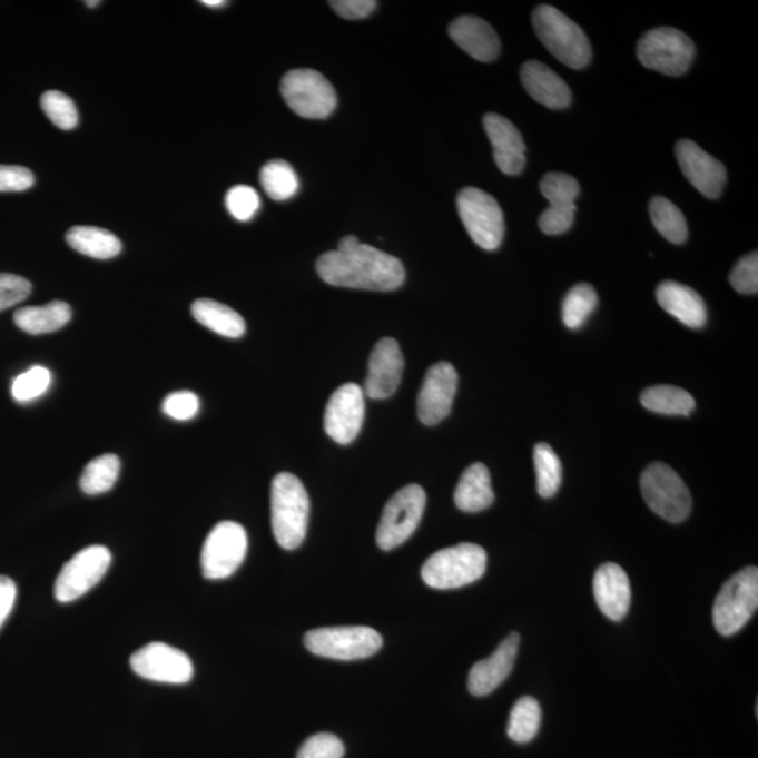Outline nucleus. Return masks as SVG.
<instances>
[{
	"instance_id": "f257e3e1",
	"label": "nucleus",
	"mask_w": 758,
	"mask_h": 758,
	"mask_svg": "<svg viewBox=\"0 0 758 758\" xmlns=\"http://www.w3.org/2000/svg\"><path fill=\"white\" fill-rule=\"evenodd\" d=\"M316 272L329 286L365 292H394L406 278L397 257L363 244L352 250L324 253L316 262Z\"/></svg>"
},
{
	"instance_id": "f03ea898",
	"label": "nucleus",
	"mask_w": 758,
	"mask_h": 758,
	"mask_svg": "<svg viewBox=\"0 0 758 758\" xmlns=\"http://www.w3.org/2000/svg\"><path fill=\"white\" fill-rule=\"evenodd\" d=\"M311 502L304 483L289 472L272 483V526L274 539L284 550H297L308 531Z\"/></svg>"
},
{
	"instance_id": "7ed1b4c3",
	"label": "nucleus",
	"mask_w": 758,
	"mask_h": 758,
	"mask_svg": "<svg viewBox=\"0 0 758 758\" xmlns=\"http://www.w3.org/2000/svg\"><path fill=\"white\" fill-rule=\"evenodd\" d=\"M536 36L547 50L564 66L583 69L591 61V46L580 26L550 4H541L532 14Z\"/></svg>"
},
{
	"instance_id": "20e7f679",
	"label": "nucleus",
	"mask_w": 758,
	"mask_h": 758,
	"mask_svg": "<svg viewBox=\"0 0 758 758\" xmlns=\"http://www.w3.org/2000/svg\"><path fill=\"white\" fill-rule=\"evenodd\" d=\"M486 563V551L466 542L430 557L423 564L422 579L429 588L437 590L464 588L485 574Z\"/></svg>"
},
{
	"instance_id": "39448f33",
	"label": "nucleus",
	"mask_w": 758,
	"mask_h": 758,
	"mask_svg": "<svg viewBox=\"0 0 758 758\" xmlns=\"http://www.w3.org/2000/svg\"><path fill=\"white\" fill-rule=\"evenodd\" d=\"M758 607V569L749 567L723 584L713 604V626L722 637H732L751 620Z\"/></svg>"
},
{
	"instance_id": "423d86ee",
	"label": "nucleus",
	"mask_w": 758,
	"mask_h": 758,
	"mask_svg": "<svg viewBox=\"0 0 758 758\" xmlns=\"http://www.w3.org/2000/svg\"><path fill=\"white\" fill-rule=\"evenodd\" d=\"M637 56L644 68L668 77H681L691 67L696 46L682 31L658 27L639 40Z\"/></svg>"
},
{
	"instance_id": "0eeeda50",
	"label": "nucleus",
	"mask_w": 758,
	"mask_h": 758,
	"mask_svg": "<svg viewBox=\"0 0 758 758\" xmlns=\"http://www.w3.org/2000/svg\"><path fill=\"white\" fill-rule=\"evenodd\" d=\"M641 491L653 513L670 523H681L691 513L690 491L673 467L654 462L643 471Z\"/></svg>"
},
{
	"instance_id": "6e6552de",
	"label": "nucleus",
	"mask_w": 758,
	"mask_h": 758,
	"mask_svg": "<svg viewBox=\"0 0 758 758\" xmlns=\"http://www.w3.org/2000/svg\"><path fill=\"white\" fill-rule=\"evenodd\" d=\"M304 643L321 658L347 661L371 658L383 648V637L370 627H327L306 632Z\"/></svg>"
},
{
	"instance_id": "1a4fd4ad",
	"label": "nucleus",
	"mask_w": 758,
	"mask_h": 758,
	"mask_svg": "<svg viewBox=\"0 0 758 758\" xmlns=\"http://www.w3.org/2000/svg\"><path fill=\"white\" fill-rule=\"evenodd\" d=\"M282 95L289 109L312 120L329 117L337 106L335 88L314 69H294L284 75Z\"/></svg>"
},
{
	"instance_id": "9d476101",
	"label": "nucleus",
	"mask_w": 758,
	"mask_h": 758,
	"mask_svg": "<svg viewBox=\"0 0 758 758\" xmlns=\"http://www.w3.org/2000/svg\"><path fill=\"white\" fill-rule=\"evenodd\" d=\"M424 509H426V492L422 486L407 485L397 491L386 503L383 518L376 529V544L381 550H395L396 547L411 539L421 524Z\"/></svg>"
},
{
	"instance_id": "9b49d317",
	"label": "nucleus",
	"mask_w": 758,
	"mask_h": 758,
	"mask_svg": "<svg viewBox=\"0 0 758 758\" xmlns=\"http://www.w3.org/2000/svg\"><path fill=\"white\" fill-rule=\"evenodd\" d=\"M456 207L471 238L482 249L492 252L504 238V215L499 203L488 193L466 187L456 197Z\"/></svg>"
},
{
	"instance_id": "f8f14e48",
	"label": "nucleus",
	"mask_w": 758,
	"mask_h": 758,
	"mask_svg": "<svg viewBox=\"0 0 758 758\" xmlns=\"http://www.w3.org/2000/svg\"><path fill=\"white\" fill-rule=\"evenodd\" d=\"M247 534L234 521H223L209 532L201 551L203 577L220 580L233 577L245 561Z\"/></svg>"
},
{
	"instance_id": "ddd939ff",
	"label": "nucleus",
	"mask_w": 758,
	"mask_h": 758,
	"mask_svg": "<svg viewBox=\"0 0 758 758\" xmlns=\"http://www.w3.org/2000/svg\"><path fill=\"white\" fill-rule=\"evenodd\" d=\"M111 563V552L104 545L79 551L59 572L53 594L59 603H71L88 593L105 578Z\"/></svg>"
},
{
	"instance_id": "4468645a",
	"label": "nucleus",
	"mask_w": 758,
	"mask_h": 758,
	"mask_svg": "<svg viewBox=\"0 0 758 758\" xmlns=\"http://www.w3.org/2000/svg\"><path fill=\"white\" fill-rule=\"evenodd\" d=\"M134 673L142 679L166 685H186L195 676L190 658L180 649L152 642L131 656Z\"/></svg>"
},
{
	"instance_id": "2eb2a0df",
	"label": "nucleus",
	"mask_w": 758,
	"mask_h": 758,
	"mask_svg": "<svg viewBox=\"0 0 758 758\" xmlns=\"http://www.w3.org/2000/svg\"><path fill=\"white\" fill-rule=\"evenodd\" d=\"M542 196L550 201V208L541 214L539 225L545 235H562L572 228L577 214V198L580 185L573 176L553 171L542 177Z\"/></svg>"
},
{
	"instance_id": "dca6fc26",
	"label": "nucleus",
	"mask_w": 758,
	"mask_h": 758,
	"mask_svg": "<svg viewBox=\"0 0 758 758\" xmlns=\"http://www.w3.org/2000/svg\"><path fill=\"white\" fill-rule=\"evenodd\" d=\"M364 391L356 384H344L333 392L325 411V430L336 443L347 445L362 432L365 403Z\"/></svg>"
},
{
	"instance_id": "f3484780",
	"label": "nucleus",
	"mask_w": 758,
	"mask_h": 758,
	"mask_svg": "<svg viewBox=\"0 0 758 758\" xmlns=\"http://www.w3.org/2000/svg\"><path fill=\"white\" fill-rule=\"evenodd\" d=\"M459 388V374L450 363L429 368L417 397V415L427 426H435L450 415Z\"/></svg>"
},
{
	"instance_id": "a211bd4d",
	"label": "nucleus",
	"mask_w": 758,
	"mask_h": 758,
	"mask_svg": "<svg viewBox=\"0 0 758 758\" xmlns=\"http://www.w3.org/2000/svg\"><path fill=\"white\" fill-rule=\"evenodd\" d=\"M676 156L682 174L702 196L717 200L726 185V169L718 159L703 150L691 139H680Z\"/></svg>"
},
{
	"instance_id": "6ab92c4d",
	"label": "nucleus",
	"mask_w": 758,
	"mask_h": 758,
	"mask_svg": "<svg viewBox=\"0 0 758 758\" xmlns=\"http://www.w3.org/2000/svg\"><path fill=\"white\" fill-rule=\"evenodd\" d=\"M403 365L405 362L395 338L385 337L376 343L370 356L364 395L374 401L388 400L400 388Z\"/></svg>"
},
{
	"instance_id": "aec40b11",
	"label": "nucleus",
	"mask_w": 758,
	"mask_h": 758,
	"mask_svg": "<svg viewBox=\"0 0 758 758\" xmlns=\"http://www.w3.org/2000/svg\"><path fill=\"white\" fill-rule=\"evenodd\" d=\"M483 127L493 147V158L504 175H520L525 168V144L518 127L508 118L489 112L483 117Z\"/></svg>"
},
{
	"instance_id": "412c9836",
	"label": "nucleus",
	"mask_w": 758,
	"mask_h": 758,
	"mask_svg": "<svg viewBox=\"0 0 758 758\" xmlns=\"http://www.w3.org/2000/svg\"><path fill=\"white\" fill-rule=\"evenodd\" d=\"M519 647V633H510V636L499 644V648L494 650L492 656L473 665L470 677H467V688H470L472 696H489V693L496 690V688L508 679L514 668Z\"/></svg>"
},
{
	"instance_id": "4be33fe9",
	"label": "nucleus",
	"mask_w": 758,
	"mask_h": 758,
	"mask_svg": "<svg viewBox=\"0 0 758 758\" xmlns=\"http://www.w3.org/2000/svg\"><path fill=\"white\" fill-rule=\"evenodd\" d=\"M594 599L601 612L612 621H621L631 606V583L617 563L601 564L594 574Z\"/></svg>"
},
{
	"instance_id": "5701e85b",
	"label": "nucleus",
	"mask_w": 758,
	"mask_h": 758,
	"mask_svg": "<svg viewBox=\"0 0 758 758\" xmlns=\"http://www.w3.org/2000/svg\"><path fill=\"white\" fill-rule=\"evenodd\" d=\"M449 35L456 46L481 62H491L500 52L496 31L488 21L476 16H461L449 27Z\"/></svg>"
},
{
	"instance_id": "b1692460",
	"label": "nucleus",
	"mask_w": 758,
	"mask_h": 758,
	"mask_svg": "<svg viewBox=\"0 0 758 758\" xmlns=\"http://www.w3.org/2000/svg\"><path fill=\"white\" fill-rule=\"evenodd\" d=\"M521 82L532 99L548 109H567L572 101V91L564 80L545 63L529 61L521 67Z\"/></svg>"
},
{
	"instance_id": "393cba45",
	"label": "nucleus",
	"mask_w": 758,
	"mask_h": 758,
	"mask_svg": "<svg viewBox=\"0 0 758 758\" xmlns=\"http://www.w3.org/2000/svg\"><path fill=\"white\" fill-rule=\"evenodd\" d=\"M658 303L668 314L691 329H701L707 324V306L700 294L685 284L661 283L656 289Z\"/></svg>"
},
{
	"instance_id": "a878e982",
	"label": "nucleus",
	"mask_w": 758,
	"mask_h": 758,
	"mask_svg": "<svg viewBox=\"0 0 758 758\" xmlns=\"http://www.w3.org/2000/svg\"><path fill=\"white\" fill-rule=\"evenodd\" d=\"M456 508L465 513H480L494 502L491 473L486 465L473 464L462 473L454 493Z\"/></svg>"
},
{
	"instance_id": "bb28decb",
	"label": "nucleus",
	"mask_w": 758,
	"mask_h": 758,
	"mask_svg": "<svg viewBox=\"0 0 758 758\" xmlns=\"http://www.w3.org/2000/svg\"><path fill=\"white\" fill-rule=\"evenodd\" d=\"M72 318V309L63 301L42 306H27L14 312V324L29 335H46L62 329Z\"/></svg>"
},
{
	"instance_id": "cd10ccee",
	"label": "nucleus",
	"mask_w": 758,
	"mask_h": 758,
	"mask_svg": "<svg viewBox=\"0 0 758 758\" xmlns=\"http://www.w3.org/2000/svg\"><path fill=\"white\" fill-rule=\"evenodd\" d=\"M191 314L198 324L219 336L239 338L245 335L246 324L238 312L217 301L201 298L191 305Z\"/></svg>"
},
{
	"instance_id": "c85d7f7f",
	"label": "nucleus",
	"mask_w": 758,
	"mask_h": 758,
	"mask_svg": "<svg viewBox=\"0 0 758 758\" xmlns=\"http://www.w3.org/2000/svg\"><path fill=\"white\" fill-rule=\"evenodd\" d=\"M68 245L80 255L109 260L120 255L121 240L110 230L96 227H73L67 234Z\"/></svg>"
},
{
	"instance_id": "c756f323",
	"label": "nucleus",
	"mask_w": 758,
	"mask_h": 758,
	"mask_svg": "<svg viewBox=\"0 0 758 758\" xmlns=\"http://www.w3.org/2000/svg\"><path fill=\"white\" fill-rule=\"evenodd\" d=\"M641 402L648 411L668 416H688L696 408L691 394L671 385H658L643 391Z\"/></svg>"
},
{
	"instance_id": "7c9ffc66",
	"label": "nucleus",
	"mask_w": 758,
	"mask_h": 758,
	"mask_svg": "<svg viewBox=\"0 0 758 758\" xmlns=\"http://www.w3.org/2000/svg\"><path fill=\"white\" fill-rule=\"evenodd\" d=\"M649 214L654 228L671 244L681 245L688 238V227L685 215L673 203L665 197H654L649 204Z\"/></svg>"
},
{
	"instance_id": "2f4dec72",
	"label": "nucleus",
	"mask_w": 758,
	"mask_h": 758,
	"mask_svg": "<svg viewBox=\"0 0 758 758\" xmlns=\"http://www.w3.org/2000/svg\"><path fill=\"white\" fill-rule=\"evenodd\" d=\"M121 462L115 454L91 460L80 476V489L89 496L111 491L120 475Z\"/></svg>"
},
{
	"instance_id": "473e14b6",
	"label": "nucleus",
	"mask_w": 758,
	"mask_h": 758,
	"mask_svg": "<svg viewBox=\"0 0 758 758\" xmlns=\"http://www.w3.org/2000/svg\"><path fill=\"white\" fill-rule=\"evenodd\" d=\"M260 181L267 196L276 201H286L297 195L299 180L293 166L286 160H270L260 171Z\"/></svg>"
},
{
	"instance_id": "72a5a7b5",
	"label": "nucleus",
	"mask_w": 758,
	"mask_h": 758,
	"mask_svg": "<svg viewBox=\"0 0 758 758\" xmlns=\"http://www.w3.org/2000/svg\"><path fill=\"white\" fill-rule=\"evenodd\" d=\"M541 707L532 697L520 698L514 703L508 725L509 738L515 744H529L539 734L541 726Z\"/></svg>"
},
{
	"instance_id": "f704fd0d",
	"label": "nucleus",
	"mask_w": 758,
	"mask_h": 758,
	"mask_svg": "<svg viewBox=\"0 0 758 758\" xmlns=\"http://www.w3.org/2000/svg\"><path fill=\"white\" fill-rule=\"evenodd\" d=\"M534 465L536 472V491L542 498L555 496L562 483V462L555 451L545 443L535 445Z\"/></svg>"
},
{
	"instance_id": "c9c22d12",
	"label": "nucleus",
	"mask_w": 758,
	"mask_h": 758,
	"mask_svg": "<svg viewBox=\"0 0 758 758\" xmlns=\"http://www.w3.org/2000/svg\"><path fill=\"white\" fill-rule=\"evenodd\" d=\"M599 304L595 289L590 284H578L567 294L562 304L563 324L569 329H580Z\"/></svg>"
},
{
	"instance_id": "e433bc0d",
	"label": "nucleus",
	"mask_w": 758,
	"mask_h": 758,
	"mask_svg": "<svg viewBox=\"0 0 758 758\" xmlns=\"http://www.w3.org/2000/svg\"><path fill=\"white\" fill-rule=\"evenodd\" d=\"M41 107L50 121L61 130H73L78 126L79 115L73 100L62 91L50 90L41 96Z\"/></svg>"
},
{
	"instance_id": "4c0bfd02",
	"label": "nucleus",
	"mask_w": 758,
	"mask_h": 758,
	"mask_svg": "<svg viewBox=\"0 0 758 758\" xmlns=\"http://www.w3.org/2000/svg\"><path fill=\"white\" fill-rule=\"evenodd\" d=\"M52 376L50 370L42 365H35L33 368L16 376L12 385V396L14 401L24 403L37 400L46 394L50 388Z\"/></svg>"
},
{
	"instance_id": "58836bf2",
	"label": "nucleus",
	"mask_w": 758,
	"mask_h": 758,
	"mask_svg": "<svg viewBox=\"0 0 758 758\" xmlns=\"http://www.w3.org/2000/svg\"><path fill=\"white\" fill-rule=\"evenodd\" d=\"M260 197L255 188L238 185L230 188L225 196V206L230 215L238 220H250L260 209Z\"/></svg>"
},
{
	"instance_id": "ea45409f",
	"label": "nucleus",
	"mask_w": 758,
	"mask_h": 758,
	"mask_svg": "<svg viewBox=\"0 0 758 758\" xmlns=\"http://www.w3.org/2000/svg\"><path fill=\"white\" fill-rule=\"evenodd\" d=\"M344 745L337 736L318 734L311 736L298 751L297 758H343Z\"/></svg>"
},
{
	"instance_id": "a19ab883",
	"label": "nucleus",
	"mask_w": 758,
	"mask_h": 758,
	"mask_svg": "<svg viewBox=\"0 0 758 758\" xmlns=\"http://www.w3.org/2000/svg\"><path fill=\"white\" fill-rule=\"evenodd\" d=\"M729 282L736 292L746 295L757 294L758 292V255L757 252L750 253L738 262Z\"/></svg>"
},
{
	"instance_id": "79ce46f5",
	"label": "nucleus",
	"mask_w": 758,
	"mask_h": 758,
	"mask_svg": "<svg viewBox=\"0 0 758 758\" xmlns=\"http://www.w3.org/2000/svg\"><path fill=\"white\" fill-rule=\"evenodd\" d=\"M164 413L175 421H191L200 411V400L190 391L174 392L165 397Z\"/></svg>"
},
{
	"instance_id": "37998d69",
	"label": "nucleus",
	"mask_w": 758,
	"mask_h": 758,
	"mask_svg": "<svg viewBox=\"0 0 758 758\" xmlns=\"http://www.w3.org/2000/svg\"><path fill=\"white\" fill-rule=\"evenodd\" d=\"M31 283L16 274H0V312L12 308L29 297Z\"/></svg>"
},
{
	"instance_id": "c03bdc74",
	"label": "nucleus",
	"mask_w": 758,
	"mask_h": 758,
	"mask_svg": "<svg viewBox=\"0 0 758 758\" xmlns=\"http://www.w3.org/2000/svg\"><path fill=\"white\" fill-rule=\"evenodd\" d=\"M33 185V171L23 166L0 165V193L24 191Z\"/></svg>"
},
{
	"instance_id": "a18cd8bd",
	"label": "nucleus",
	"mask_w": 758,
	"mask_h": 758,
	"mask_svg": "<svg viewBox=\"0 0 758 758\" xmlns=\"http://www.w3.org/2000/svg\"><path fill=\"white\" fill-rule=\"evenodd\" d=\"M329 4L338 16L347 20L368 18L378 7L375 0H335V2H329Z\"/></svg>"
},
{
	"instance_id": "49530a36",
	"label": "nucleus",
	"mask_w": 758,
	"mask_h": 758,
	"mask_svg": "<svg viewBox=\"0 0 758 758\" xmlns=\"http://www.w3.org/2000/svg\"><path fill=\"white\" fill-rule=\"evenodd\" d=\"M16 597H18V588H16L13 580L8 577H0V628L12 612Z\"/></svg>"
},
{
	"instance_id": "de8ad7c7",
	"label": "nucleus",
	"mask_w": 758,
	"mask_h": 758,
	"mask_svg": "<svg viewBox=\"0 0 758 758\" xmlns=\"http://www.w3.org/2000/svg\"><path fill=\"white\" fill-rule=\"evenodd\" d=\"M360 245V240L357 236L348 235L344 236V238L338 242V247L337 250L346 252V250H352L354 247Z\"/></svg>"
},
{
	"instance_id": "09e8293b",
	"label": "nucleus",
	"mask_w": 758,
	"mask_h": 758,
	"mask_svg": "<svg viewBox=\"0 0 758 758\" xmlns=\"http://www.w3.org/2000/svg\"><path fill=\"white\" fill-rule=\"evenodd\" d=\"M201 4L208 8H224L227 7L228 2H225V0H203Z\"/></svg>"
},
{
	"instance_id": "8fccbe9b",
	"label": "nucleus",
	"mask_w": 758,
	"mask_h": 758,
	"mask_svg": "<svg viewBox=\"0 0 758 758\" xmlns=\"http://www.w3.org/2000/svg\"><path fill=\"white\" fill-rule=\"evenodd\" d=\"M85 4H86V7H89V8H96V7H99L100 2H98V0H96V2H86Z\"/></svg>"
}]
</instances>
